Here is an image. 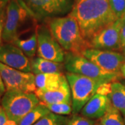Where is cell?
I'll return each instance as SVG.
<instances>
[{
    "label": "cell",
    "instance_id": "e575fe53",
    "mask_svg": "<svg viewBox=\"0 0 125 125\" xmlns=\"http://www.w3.org/2000/svg\"></svg>",
    "mask_w": 125,
    "mask_h": 125
},
{
    "label": "cell",
    "instance_id": "30bf717a",
    "mask_svg": "<svg viewBox=\"0 0 125 125\" xmlns=\"http://www.w3.org/2000/svg\"><path fill=\"white\" fill-rule=\"evenodd\" d=\"M81 55L94 62L104 71L121 75V67L125 62L122 52L88 48Z\"/></svg>",
    "mask_w": 125,
    "mask_h": 125
},
{
    "label": "cell",
    "instance_id": "4dcf8cb0",
    "mask_svg": "<svg viewBox=\"0 0 125 125\" xmlns=\"http://www.w3.org/2000/svg\"><path fill=\"white\" fill-rule=\"evenodd\" d=\"M121 74L122 77L125 78V62L123 63V65L121 67Z\"/></svg>",
    "mask_w": 125,
    "mask_h": 125
},
{
    "label": "cell",
    "instance_id": "f546056e",
    "mask_svg": "<svg viewBox=\"0 0 125 125\" xmlns=\"http://www.w3.org/2000/svg\"><path fill=\"white\" fill-rule=\"evenodd\" d=\"M4 125H18V123L17 122H15V121L8 119L7 121L6 122Z\"/></svg>",
    "mask_w": 125,
    "mask_h": 125
},
{
    "label": "cell",
    "instance_id": "1f68e13d",
    "mask_svg": "<svg viewBox=\"0 0 125 125\" xmlns=\"http://www.w3.org/2000/svg\"><path fill=\"white\" fill-rule=\"evenodd\" d=\"M10 0H0V1L3 4H7Z\"/></svg>",
    "mask_w": 125,
    "mask_h": 125
},
{
    "label": "cell",
    "instance_id": "52a82bcc",
    "mask_svg": "<svg viewBox=\"0 0 125 125\" xmlns=\"http://www.w3.org/2000/svg\"><path fill=\"white\" fill-rule=\"evenodd\" d=\"M37 22L70 13L74 0H21Z\"/></svg>",
    "mask_w": 125,
    "mask_h": 125
},
{
    "label": "cell",
    "instance_id": "cb8c5ba5",
    "mask_svg": "<svg viewBox=\"0 0 125 125\" xmlns=\"http://www.w3.org/2000/svg\"><path fill=\"white\" fill-rule=\"evenodd\" d=\"M94 121L88 117L79 115L77 114H73L71 117L69 118L67 125H94Z\"/></svg>",
    "mask_w": 125,
    "mask_h": 125
},
{
    "label": "cell",
    "instance_id": "5b68a950",
    "mask_svg": "<svg viewBox=\"0 0 125 125\" xmlns=\"http://www.w3.org/2000/svg\"><path fill=\"white\" fill-rule=\"evenodd\" d=\"M65 76L71 90L72 114L81 112L87 102L97 93L99 85L107 83L70 72H66Z\"/></svg>",
    "mask_w": 125,
    "mask_h": 125
},
{
    "label": "cell",
    "instance_id": "2e32d148",
    "mask_svg": "<svg viewBox=\"0 0 125 125\" xmlns=\"http://www.w3.org/2000/svg\"><path fill=\"white\" fill-rule=\"evenodd\" d=\"M30 61L31 72L35 75L39 74L62 73L65 69L63 63L54 62L38 56L31 58Z\"/></svg>",
    "mask_w": 125,
    "mask_h": 125
},
{
    "label": "cell",
    "instance_id": "8992f818",
    "mask_svg": "<svg viewBox=\"0 0 125 125\" xmlns=\"http://www.w3.org/2000/svg\"><path fill=\"white\" fill-rule=\"evenodd\" d=\"M63 64L67 72L81 74L92 79L102 81L104 82L118 81L122 77V76L119 74L104 71L81 54L65 52Z\"/></svg>",
    "mask_w": 125,
    "mask_h": 125
},
{
    "label": "cell",
    "instance_id": "ba28073f",
    "mask_svg": "<svg viewBox=\"0 0 125 125\" xmlns=\"http://www.w3.org/2000/svg\"><path fill=\"white\" fill-rule=\"evenodd\" d=\"M37 38V56L54 62H64L65 52L45 24H38Z\"/></svg>",
    "mask_w": 125,
    "mask_h": 125
},
{
    "label": "cell",
    "instance_id": "e0dca14e",
    "mask_svg": "<svg viewBox=\"0 0 125 125\" xmlns=\"http://www.w3.org/2000/svg\"><path fill=\"white\" fill-rule=\"evenodd\" d=\"M12 43L21 49L28 58L31 59L35 57L38 47L37 27L32 30L28 36H18Z\"/></svg>",
    "mask_w": 125,
    "mask_h": 125
},
{
    "label": "cell",
    "instance_id": "9a60e30c",
    "mask_svg": "<svg viewBox=\"0 0 125 125\" xmlns=\"http://www.w3.org/2000/svg\"><path fill=\"white\" fill-rule=\"evenodd\" d=\"M35 76L36 89L40 90L56 89L67 81L65 74L62 73L39 74Z\"/></svg>",
    "mask_w": 125,
    "mask_h": 125
},
{
    "label": "cell",
    "instance_id": "7402d4cb",
    "mask_svg": "<svg viewBox=\"0 0 125 125\" xmlns=\"http://www.w3.org/2000/svg\"><path fill=\"white\" fill-rule=\"evenodd\" d=\"M45 105V104H44ZM51 113L60 115H68L72 113V106L69 103H58L45 105Z\"/></svg>",
    "mask_w": 125,
    "mask_h": 125
},
{
    "label": "cell",
    "instance_id": "7a4b0ae2",
    "mask_svg": "<svg viewBox=\"0 0 125 125\" xmlns=\"http://www.w3.org/2000/svg\"><path fill=\"white\" fill-rule=\"evenodd\" d=\"M43 24L47 25L52 36L67 52L81 54L85 49L90 48L89 42L84 38L78 22L70 14L49 19Z\"/></svg>",
    "mask_w": 125,
    "mask_h": 125
},
{
    "label": "cell",
    "instance_id": "6da1fadb",
    "mask_svg": "<svg viewBox=\"0 0 125 125\" xmlns=\"http://www.w3.org/2000/svg\"><path fill=\"white\" fill-rule=\"evenodd\" d=\"M70 15L76 19L83 36L88 42L117 20L109 0H74Z\"/></svg>",
    "mask_w": 125,
    "mask_h": 125
},
{
    "label": "cell",
    "instance_id": "484cf974",
    "mask_svg": "<svg viewBox=\"0 0 125 125\" xmlns=\"http://www.w3.org/2000/svg\"><path fill=\"white\" fill-rule=\"evenodd\" d=\"M113 82H107V83H103L102 84L99 85L98 89L97 90V93L102 95L108 96L109 94L111 92V85Z\"/></svg>",
    "mask_w": 125,
    "mask_h": 125
},
{
    "label": "cell",
    "instance_id": "5bb4252c",
    "mask_svg": "<svg viewBox=\"0 0 125 125\" xmlns=\"http://www.w3.org/2000/svg\"><path fill=\"white\" fill-rule=\"evenodd\" d=\"M34 93L39 99L40 103L45 105L58 103L72 104L71 90L68 81H66L56 89L51 90L36 89Z\"/></svg>",
    "mask_w": 125,
    "mask_h": 125
},
{
    "label": "cell",
    "instance_id": "44dd1931",
    "mask_svg": "<svg viewBox=\"0 0 125 125\" xmlns=\"http://www.w3.org/2000/svg\"><path fill=\"white\" fill-rule=\"evenodd\" d=\"M68 120L69 117L65 115H56L50 112L33 125H67Z\"/></svg>",
    "mask_w": 125,
    "mask_h": 125
},
{
    "label": "cell",
    "instance_id": "83f0119b",
    "mask_svg": "<svg viewBox=\"0 0 125 125\" xmlns=\"http://www.w3.org/2000/svg\"><path fill=\"white\" fill-rule=\"evenodd\" d=\"M7 120H8V117L4 111V109L2 108L1 111H0V125H4Z\"/></svg>",
    "mask_w": 125,
    "mask_h": 125
},
{
    "label": "cell",
    "instance_id": "4fadbf2b",
    "mask_svg": "<svg viewBox=\"0 0 125 125\" xmlns=\"http://www.w3.org/2000/svg\"><path fill=\"white\" fill-rule=\"evenodd\" d=\"M111 106L108 96L95 94L82 108L81 114L91 120L101 119Z\"/></svg>",
    "mask_w": 125,
    "mask_h": 125
},
{
    "label": "cell",
    "instance_id": "d6986e66",
    "mask_svg": "<svg viewBox=\"0 0 125 125\" xmlns=\"http://www.w3.org/2000/svg\"><path fill=\"white\" fill-rule=\"evenodd\" d=\"M49 113L50 111L49 109L44 104L40 103L19 122L18 125H33Z\"/></svg>",
    "mask_w": 125,
    "mask_h": 125
},
{
    "label": "cell",
    "instance_id": "ac0fdd59",
    "mask_svg": "<svg viewBox=\"0 0 125 125\" xmlns=\"http://www.w3.org/2000/svg\"><path fill=\"white\" fill-rule=\"evenodd\" d=\"M108 97L113 106L125 117V84L119 81L113 82L111 92Z\"/></svg>",
    "mask_w": 125,
    "mask_h": 125
},
{
    "label": "cell",
    "instance_id": "ffe728a7",
    "mask_svg": "<svg viewBox=\"0 0 125 125\" xmlns=\"http://www.w3.org/2000/svg\"><path fill=\"white\" fill-rule=\"evenodd\" d=\"M101 125H125V120L122 113L117 109L111 106L106 114L100 119Z\"/></svg>",
    "mask_w": 125,
    "mask_h": 125
},
{
    "label": "cell",
    "instance_id": "3957f363",
    "mask_svg": "<svg viewBox=\"0 0 125 125\" xmlns=\"http://www.w3.org/2000/svg\"><path fill=\"white\" fill-rule=\"evenodd\" d=\"M37 21L21 0H10L6 5L2 40L12 43L21 33L35 29Z\"/></svg>",
    "mask_w": 125,
    "mask_h": 125
},
{
    "label": "cell",
    "instance_id": "d4e9b609",
    "mask_svg": "<svg viewBox=\"0 0 125 125\" xmlns=\"http://www.w3.org/2000/svg\"><path fill=\"white\" fill-rule=\"evenodd\" d=\"M6 5L3 4L0 8V46L2 45V36L4 29L6 21Z\"/></svg>",
    "mask_w": 125,
    "mask_h": 125
},
{
    "label": "cell",
    "instance_id": "8fae6325",
    "mask_svg": "<svg viewBox=\"0 0 125 125\" xmlns=\"http://www.w3.org/2000/svg\"><path fill=\"white\" fill-rule=\"evenodd\" d=\"M121 25L122 18L117 19L115 22L95 34L89 40L90 48L122 52L120 39Z\"/></svg>",
    "mask_w": 125,
    "mask_h": 125
},
{
    "label": "cell",
    "instance_id": "d6a6232c",
    "mask_svg": "<svg viewBox=\"0 0 125 125\" xmlns=\"http://www.w3.org/2000/svg\"><path fill=\"white\" fill-rule=\"evenodd\" d=\"M122 54H123V55H124V56H125V48H124L123 50H122Z\"/></svg>",
    "mask_w": 125,
    "mask_h": 125
},
{
    "label": "cell",
    "instance_id": "4316f807",
    "mask_svg": "<svg viewBox=\"0 0 125 125\" xmlns=\"http://www.w3.org/2000/svg\"><path fill=\"white\" fill-rule=\"evenodd\" d=\"M120 39L121 46L122 50L125 48V15L122 18V25H121L120 31Z\"/></svg>",
    "mask_w": 125,
    "mask_h": 125
},
{
    "label": "cell",
    "instance_id": "9c48e42d",
    "mask_svg": "<svg viewBox=\"0 0 125 125\" xmlns=\"http://www.w3.org/2000/svg\"><path fill=\"white\" fill-rule=\"evenodd\" d=\"M0 73L6 90H17L26 93H35V74L10 67L0 62Z\"/></svg>",
    "mask_w": 125,
    "mask_h": 125
},
{
    "label": "cell",
    "instance_id": "603a6c76",
    "mask_svg": "<svg viewBox=\"0 0 125 125\" xmlns=\"http://www.w3.org/2000/svg\"><path fill=\"white\" fill-rule=\"evenodd\" d=\"M112 10L117 19L122 18L125 15V0H109Z\"/></svg>",
    "mask_w": 125,
    "mask_h": 125
},
{
    "label": "cell",
    "instance_id": "277c9868",
    "mask_svg": "<svg viewBox=\"0 0 125 125\" xmlns=\"http://www.w3.org/2000/svg\"><path fill=\"white\" fill-rule=\"evenodd\" d=\"M39 104L40 100L35 93L17 90H6L1 99L8 119L18 123Z\"/></svg>",
    "mask_w": 125,
    "mask_h": 125
},
{
    "label": "cell",
    "instance_id": "836d02e7",
    "mask_svg": "<svg viewBox=\"0 0 125 125\" xmlns=\"http://www.w3.org/2000/svg\"><path fill=\"white\" fill-rule=\"evenodd\" d=\"M2 5H3V4H2V3H1V1H0V8H1V6Z\"/></svg>",
    "mask_w": 125,
    "mask_h": 125
},
{
    "label": "cell",
    "instance_id": "f1b7e54d",
    "mask_svg": "<svg viewBox=\"0 0 125 125\" xmlns=\"http://www.w3.org/2000/svg\"><path fill=\"white\" fill-rule=\"evenodd\" d=\"M6 90L5 88L4 83V81H3L2 77L1 75V73H0V97L3 96L6 93Z\"/></svg>",
    "mask_w": 125,
    "mask_h": 125
},
{
    "label": "cell",
    "instance_id": "7c38bea8",
    "mask_svg": "<svg viewBox=\"0 0 125 125\" xmlns=\"http://www.w3.org/2000/svg\"><path fill=\"white\" fill-rule=\"evenodd\" d=\"M0 62L15 70L31 72L30 58L13 43H4L0 46Z\"/></svg>",
    "mask_w": 125,
    "mask_h": 125
},
{
    "label": "cell",
    "instance_id": "d590c367",
    "mask_svg": "<svg viewBox=\"0 0 125 125\" xmlns=\"http://www.w3.org/2000/svg\"></svg>",
    "mask_w": 125,
    "mask_h": 125
}]
</instances>
